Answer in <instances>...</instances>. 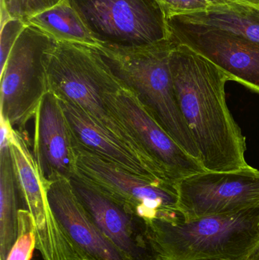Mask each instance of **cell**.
<instances>
[{
  "instance_id": "obj_22",
  "label": "cell",
  "mask_w": 259,
  "mask_h": 260,
  "mask_svg": "<svg viewBox=\"0 0 259 260\" xmlns=\"http://www.w3.org/2000/svg\"><path fill=\"white\" fill-rule=\"evenodd\" d=\"M167 19L171 17L205 12L213 6L210 0H159Z\"/></svg>"
},
{
  "instance_id": "obj_13",
  "label": "cell",
  "mask_w": 259,
  "mask_h": 260,
  "mask_svg": "<svg viewBox=\"0 0 259 260\" xmlns=\"http://www.w3.org/2000/svg\"><path fill=\"white\" fill-rule=\"evenodd\" d=\"M33 156L45 186L76 175V144L57 97L51 91L41 101L34 118Z\"/></svg>"
},
{
  "instance_id": "obj_11",
  "label": "cell",
  "mask_w": 259,
  "mask_h": 260,
  "mask_svg": "<svg viewBox=\"0 0 259 260\" xmlns=\"http://www.w3.org/2000/svg\"><path fill=\"white\" fill-rule=\"evenodd\" d=\"M167 25L172 42L190 47L219 67L231 80L259 93V44L179 16L168 18Z\"/></svg>"
},
{
  "instance_id": "obj_5",
  "label": "cell",
  "mask_w": 259,
  "mask_h": 260,
  "mask_svg": "<svg viewBox=\"0 0 259 260\" xmlns=\"http://www.w3.org/2000/svg\"><path fill=\"white\" fill-rule=\"evenodd\" d=\"M97 46L149 47L169 40L167 18L159 0H67Z\"/></svg>"
},
{
  "instance_id": "obj_3",
  "label": "cell",
  "mask_w": 259,
  "mask_h": 260,
  "mask_svg": "<svg viewBox=\"0 0 259 260\" xmlns=\"http://www.w3.org/2000/svg\"><path fill=\"white\" fill-rule=\"evenodd\" d=\"M159 260H245L259 243V206L236 213L147 221Z\"/></svg>"
},
{
  "instance_id": "obj_18",
  "label": "cell",
  "mask_w": 259,
  "mask_h": 260,
  "mask_svg": "<svg viewBox=\"0 0 259 260\" xmlns=\"http://www.w3.org/2000/svg\"><path fill=\"white\" fill-rule=\"evenodd\" d=\"M51 35L56 41L97 46V43L67 0L36 14L27 21Z\"/></svg>"
},
{
  "instance_id": "obj_20",
  "label": "cell",
  "mask_w": 259,
  "mask_h": 260,
  "mask_svg": "<svg viewBox=\"0 0 259 260\" xmlns=\"http://www.w3.org/2000/svg\"><path fill=\"white\" fill-rule=\"evenodd\" d=\"M62 0H1V24L9 18H17L27 24L36 14L50 9Z\"/></svg>"
},
{
  "instance_id": "obj_6",
  "label": "cell",
  "mask_w": 259,
  "mask_h": 260,
  "mask_svg": "<svg viewBox=\"0 0 259 260\" xmlns=\"http://www.w3.org/2000/svg\"><path fill=\"white\" fill-rule=\"evenodd\" d=\"M56 40L27 24L15 42L1 74L0 117L19 133L26 126L49 89L45 54Z\"/></svg>"
},
{
  "instance_id": "obj_24",
  "label": "cell",
  "mask_w": 259,
  "mask_h": 260,
  "mask_svg": "<svg viewBox=\"0 0 259 260\" xmlns=\"http://www.w3.org/2000/svg\"><path fill=\"white\" fill-rule=\"evenodd\" d=\"M245 260H259V243L251 250Z\"/></svg>"
},
{
  "instance_id": "obj_17",
  "label": "cell",
  "mask_w": 259,
  "mask_h": 260,
  "mask_svg": "<svg viewBox=\"0 0 259 260\" xmlns=\"http://www.w3.org/2000/svg\"><path fill=\"white\" fill-rule=\"evenodd\" d=\"M19 202L10 143L0 145V260L7 259L16 241Z\"/></svg>"
},
{
  "instance_id": "obj_9",
  "label": "cell",
  "mask_w": 259,
  "mask_h": 260,
  "mask_svg": "<svg viewBox=\"0 0 259 260\" xmlns=\"http://www.w3.org/2000/svg\"><path fill=\"white\" fill-rule=\"evenodd\" d=\"M176 186L178 209L185 220L259 206V171L250 166L226 172L203 171L182 179Z\"/></svg>"
},
{
  "instance_id": "obj_10",
  "label": "cell",
  "mask_w": 259,
  "mask_h": 260,
  "mask_svg": "<svg viewBox=\"0 0 259 260\" xmlns=\"http://www.w3.org/2000/svg\"><path fill=\"white\" fill-rule=\"evenodd\" d=\"M27 135L12 129L10 149L23 209L30 212L36 232V249L44 260H85L65 236L47 200Z\"/></svg>"
},
{
  "instance_id": "obj_4",
  "label": "cell",
  "mask_w": 259,
  "mask_h": 260,
  "mask_svg": "<svg viewBox=\"0 0 259 260\" xmlns=\"http://www.w3.org/2000/svg\"><path fill=\"white\" fill-rule=\"evenodd\" d=\"M116 76L136 93L160 124L189 154L199 151L181 112L170 70V40L132 49L94 46Z\"/></svg>"
},
{
  "instance_id": "obj_16",
  "label": "cell",
  "mask_w": 259,
  "mask_h": 260,
  "mask_svg": "<svg viewBox=\"0 0 259 260\" xmlns=\"http://www.w3.org/2000/svg\"><path fill=\"white\" fill-rule=\"evenodd\" d=\"M179 17L259 44V10L253 6L241 3L213 5L205 12Z\"/></svg>"
},
{
  "instance_id": "obj_15",
  "label": "cell",
  "mask_w": 259,
  "mask_h": 260,
  "mask_svg": "<svg viewBox=\"0 0 259 260\" xmlns=\"http://www.w3.org/2000/svg\"><path fill=\"white\" fill-rule=\"evenodd\" d=\"M56 96L71 128L76 145L132 174L165 182L123 142L96 124L79 107L64 98Z\"/></svg>"
},
{
  "instance_id": "obj_25",
  "label": "cell",
  "mask_w": 259,
  "mask_h": 260,
  "mask_svg": "<svg viewBox=\"0 0 259 260\" xmlns=\"http://www.w3.org/2000/svg\"><path fill=\"white\" fill-rule=\"evenodd\" d=\"M249 2L252 3V6L259 9V0H249Z\"/></svg>"
},
{
  "instance_id": "obj_7",
  "label": "cell",
  "mask_w": 259,
  "mask_h": 260,
  "mask_svg": "<svg viewBox=\"0 0 259 260\" xmlns=\"http://www.w3.org/2000/svg\"><path fill=\"white\" fill-rule=\"evenodd\" d=\"M76 175L146 221L180 216L176 186L129 172L76 145Z\"/></svg>"
},
{
  "instance_id": "obj_2",
  "label": "cell",
  "mask_w": 259,
  "mask_h": 260,
  "mask_svg": "<svg viewBox=\"0 0 259 260\" xmlns=\"http://www.w3.org/2000/svg\"><path fill=\"white\" fill-rule=\"evenodd\" d=\"M49 89L79 107L96 124L130 148L163 180H169L132 129L104 99L107 65L94 46L56 41L45 54Z\"/></svg>"
},
{
  "instance_id": "obj_21",
  "label": "cell",
  "mask_w": 259,
  "mask_h": 260,
  "mask_svg": "<svg viewBox=\"0 0 259 260\" xmlns=\"http://www.w3.org/2000/svg\"><path fill=\"white\" fill-rule=\"evenodd\" d=\"M27 24L17 18H9L1 24L0 40V72L3 70L11 51Z\"/></svg>"
},
{
  "instance_id": "obj_14",
  "label": "cell",
  "mask_w": 259,
  "mask_h": 260,
  "mask_svg": "<svg viewBox=\"0 0 259 260\" xmlns=\"http://www.w3.org/2000/svg\"><path fill=\"white\" fill-rule=\"evenodd\" d=\"M47 200L62 232L85 260H129L100 232L76 197L70 180L46 186Z\"/></svg>"
},
{
  "instance_id": "obj_23",
  "label": "cell",
  "mask_w": 259,
  "mask_h": 260,
  "mask_svg": "<svg viewBox=\"0 0 259 260\" xmlns=\"http://www.w3.org/2000/svg\"><path fill=\"white\" fill-rule=\"evenodd\" d=\"M210 1L212 3L213 5L227 4V3H241V4H246L253 6L252 3L249 2V0H210ZM253 7H255V6H253Z\"/></svg>"
},
{
  "instance_id": "obj_19",
  "label": "cell",
  "mask_w": 259,
  "mask_h": 260,
  "mask_svg": "<svg viewBox=\"0 0 259 260\" xmlns=\"http://www.w3.org/2000/svg\"><path fill=\"white\" fill-rule=\"evenodd\" d=\"M36 249V232L30 212L21 209L18 213V235L6 260H30Z\"/></svg>"
},
{
  "instance_id": "obj_12",
  "label": "cell",
  "mask_w": 259,
  "mask_h": 260,
  "mask_svg": "<svg viewBox=\"0 0 259 260\" xmlns=\"http://www.w3.org/2000/svg\"><path fill=\"white\" fill-rule=\"evenodd\" d=\"M70 182L90 218L128 259L159 260L145 220L77 176Z\"/></svg>"
},
{
  "instance_id": "obj_1",
  "label": "cell",
  "mask_w": 259,
  "mask_h": 260,
  "mask_svg": "<svg viewBox=\"0 0 259 260\" xmlns=\"http://www.w3.org/2000/svg\"><path fill=\"white\" fill-rule=\"evenodd\" d=\"M173 44L170 66L175 91L202 167L214 172L247 168L246 139L227 105L229 76L190 47Z\"/></svg>"
},
{
  "instance_id": "obj_8",
  "label": "cell",
  "mask_w": 259,
  "mask_h": 260,
  "mask_svg": "<svg viewBox=\"0 0 259 260\" xmlns=\"http://www.w3.org/2000/svg\"><path fill=\"white\" fill-rule=\"evenodd\" d=\"M103 95L108 106L132 129L170 182L176 184L189 176L205 171L200 161L176 143L136 93L124 85L108 65Z\"/></svg>"
}]
</instances>
